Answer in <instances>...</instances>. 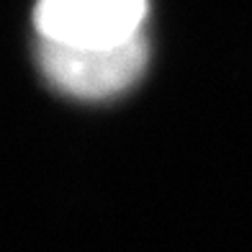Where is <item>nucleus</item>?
I'll return each mask as SVG.
<instances>
[{
    "label": "nucleus",
    "mask_w": 252,
    "mask_h": 252,
    "mask_svg": "<svg viewBox=\"0 0 252 252\" xmlns=\"http://www.w3.org/2000/svg\"><path fill=\"white\" fill-rule=\"evenodd\" d=\"M144 33L108 47H72V44L41 41L39 64L49 83L64 95L100 100L124 93L142 77L147 67Z\"/></svg>",
    "instance_id": "nucleus-1"
},
{
    "label": "nucleus",
    "mask_w": 252,
    "mask_h": 252,
    "mask_svg": "<svg viewBox=\"0 0 252 252\" xmlns=\"http://www.w3.org/2000/svg\"><path fill=\"white\" fill-rule=\"evenodd\" d=\"M147 0H39L33 24L41 41L108 47L142 33Z\"/></svg>",
    "instance_id": "nucleus-2"
}]
</instances>
